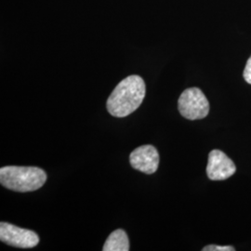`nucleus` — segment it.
Masks as SVG:
<instances>
[{"label":"nucleus","mask_w":251,"mask_h":251,"mask_svg":"<svg viewBox=\"0 0 251 251\" xmlns=\"http://www.w3.org/2000/svg\"><path fill=\"white\" fill-rule=\"evenodd\" d=\"M145 94V83L140 75L126 76L119 82L109 96L106 103L107 111L113 117H127L141 106Z\"/></svg>","instance_id":"1"},{"label":"nucleus","mask_w":251,"mask_h":251,"mask_svg":"<svg viewBox=\"0 0 251 251\" xmlns=\"http://www.w3.org/2000/svg\"><path fill=\"white\" fill-rule=\"evenodd\" d=\"M47 180L45 171L36 167L8 166L0 169V182L5 188L26 193L41 188Z\"/></svg>","instance_id":"2"},{"label":"nucleus","mask_w":251,"mask_h":251,"mask_svg":"<svg viewBox=\"0 0 251 251\" xmlns=\"http://www.w3.org/2000/svg\"><path fill=\"white\" fill-rule=\"evenodd\" d=\"M179 114L189 120L203 119L209 113V102L198 88L184 90L178 100Z\"/></svg>","instance_id":"3"},{"label":"nucleus","mask_w":251,"mask_h":251,"mask_svg":"<svg viewBox=\"0 0 251 251\" xmlns=\"http://www.w3.org/2000/svg\"><path fill=\"white\" fill-rule=\"evenodd\" d=\"M0 240L11 247L32 249L39 243V237L34 231L23 229L8 223H1Z\"/></svg>","instance_id":"4"},{"label":"nucleus","mask_w":251,"mask_h":251,"mask_svg":"<svg viewBox=\"0 0 251 251\" xmlns=\"http://www.w3.org/2000/svg\"><path fill=\"white\" fill-rule=\"evenodd\" d=\"M236 171L233 160L225 152L220 150H212L208 154L206 174L211 180H224L228 179Z\"/></svg>","instance_id":"5"},{"label":"nucleus","mask_w":251,"mask_h":251,"mask_svg":"<svg viewBox=\"0 0 251 251\" xmlns=\"http://www.w3.org/2000/svg\"><path fill=\"white\" fill-rule=\"evenodd\" d=\"M132 168L145 174H152L158 169L159 153L152 145H143L136 148L129 155Z\"/></svg>","instance_id":"6"},{"label":"nucleus","mask_w":251,"mask_h":251,"mask_svg":"<svg viewBox=\"0 0 251 251\" xmlns=\"http://www.w3.org/2000/svg\"><path fill=\"white\" fill-rule=\"evenodd\" d=\"M103 251H128L129 241L125 231L118 229L108 236L102 248Z\"/></svg>","instance_id":"7"},{"label":"nucleus","mask_w":251,"mask_h":251,"mask_svg":"<svg viewBox=\"0 0 251 251\" xmlns=\"http://www.w3.org/2000/svg\"><path fill=\"white\" fill-rule=\"evenodd\" d=\"M203 251H234L235 249L230 246H216V245H210L206 246L203 250Z\"/></svg>","instance_id":"8"},{"label":"nucleus","mask_w":251,"mask_h":251,"mask_svg":"<svg viewBox=\"0 0 251 251\" xmlns=\"http://www.w3.org/2000/svg\"><path fill=\"white\" fill-rule=\"evenodd\" d=\"M243 76H244L245 80L251 85V56L250 57V59L248 60V62H247L245 70H244V74H243Z\"/></svg>","instance_id":"9"}]
</instances>
